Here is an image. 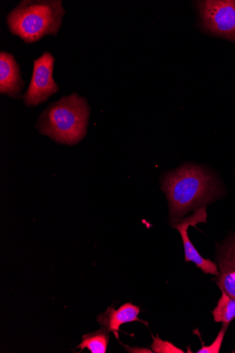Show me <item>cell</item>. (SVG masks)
I'll return each instance as SVG.
<instances>
[{
	"label": "cell",
	"instance_id": "6da1fadb",
	"mask_svg": "<svg viewBox=\"0 0 235 353\" xmlns=\"http://www.w3.org/2000/svg\"><path fill=\"white\" fill-rule=\"evenodd\" d=\"M161 188L170 205L172 223L192 210L203 207L215 194V181L203 168L187 164L165 174Z\"/></svg>",
	"mask_w": 235,
	"mask_h": 353
},
{
	"label": "cell",
	"instance_id": "7a4b0ae2",
	"mask_svg": "<svg viewBox=\"0 0 235 353\" xmlns=\"http://www.w3.org/2000/svg\"><path fill=\"white\" fill-rule=\"evenodd\" d=\"M90 108L76 92L51 103L41 114L37 124L40 134L54 141L74 145L87 134Z\"/></svg>",
	"mask_w": 235,
	"mask_h": 353
},
{
	"label": "cell",
	"instance_id": "3957f363",
	"mask_svg": "<svg viewBox=\"0 0 235 353\" xmlns=\"http://www.w3.org/2000/svg\"><path fill=\"white\" fill-rule=\"evenodd\" d=\"M65 11L61 0H24L8 16L11 33L25 43L57 36Z\"/></svg>",
	"mask_w": 235,
	"mask_h": 353
},
{
	"label": "cell",
	"instance_id": "277c9868",
	"mask_svg": "<svg viewBox=\"0 0 235 353\" xmlns=\"http://www.w3.org/2000/svg\"><path fill=\"white\" fill-rule=\"evenodd\" d=\"M197 5L207 30L235 41V0H207L198 2Z\"/></svg>",
	"mask_w": 235,
	"mask_h": 353
},
{
	"label": "cell",
	"instance_id": "5b68a950",
	"mask_svg": "<svg viewBox=\"0 0 235 353\" xmlns=\"http://www.w3.org/2000/svg\"><path fill=\"white\" fill-rule=\"evenodd\" d=\"M54 61L52 54L48 52L34 61L31 81L23 95L26 106L41 105L59 90V85L53 79Z\"/></svg>",
	"mask_w": 235,
	"mask_h": 353
},
{
	"label": "cell",
	"instance_id": "8992f818",
	"mask_svg": "<svg viewBox=\"0 0 235 353\" xmlns=\"http://www.w3.org/2000/svg\"><path fill=\"white\" fill-rule=\"evenodd\" d=\"M207 212L205 206L194 210V213L189 217L181 219L174 223L172 226L177 230L182 237L185 254V261L194 263L197 268L205 274L218 276L219 272L217 265L211 261L203 258L192 243L187 234L190 227L196 228L197 224L207 223Z\"/></svg>",
	"mask_w": 235,
	"mask_h": 353
},
{
	"label": "cell",
	"instance_id": "52a82bcc",
	"mask_svg": "<svg viewBox=\"0 0 235 353\" xmlns=\"http://www.w3.org/2000/svg\"><path fill=\"white\" fill-rule=\"evenodd\" d=\"M25 83L14 56L7 52L0 53V92L20 99Z\"/></svg>",
	"mask_w": 235,
	"mask_h": 353
},
{
	"label": "cell",
	"instance_id": "ba28073f",
	"mask_svg": "<svg viewBox=\"0 0 235 353\" xmlns=\"http://www.w3.org/2000/svg\"><path fill=\"white\" fill-rule=\"evenodd\" d=\"M141 309L136 305L127 303L122 305L119 309L115 310L112 306L104 313L97 316V322L101 328L108 332H113L117 339H119V332L120 327L123 324L133 322H141L145 324L144 321L139 318ZM147 326V325L145 324Z\"/></svg>",
	"mask_w": 235,
	"mask_h": 353
},
{
	"label": "cell",
	"instance_id": "9c48e42d",
	"mask_svg": "<svg viewBox=\"0 0 235 353\" xmlns=\"http://www.w3.org/2000/svg\"><path fill=\"white\" fill-rule=\"evenodd\" d=\"M218 261V286L235 299V237L223 246Z\"/></svg>",
	"mask_w": 235,
	"mask_h": 353
},
{
	"label": "cell",
	"instance_id": "30bf717a",
	"mask_svg": "<svg viewBox=\"0 0 235 353\" xmlns=\"http://www.w3.org/2000/svg\"><path fill=\"white\" fill-rule=\"evenodd\" d=\"M109 332L101 328L99 330L85 334L83 336L82 342L77 348L83 350L87 348L92 353H105L109 343Z\"/></svg>",
	"mask_w": 235,
	"mask_h": 353
},
{
	"label": "cell",
	"instance_id": "8fae6325",
	"mask_svg": "<svg viewBox=\"0 0 235 353\" xmlns=\"http://www.w3.org/2000/svg\"><path fill=\"white\" fill-rule=\"evenodd\" d=\"M221 290L222 296L212 314L216 323H223L228 327L232 320L235 318V299L229 296L222 288Z\"/></svg>",
	"mask_w": 235,
	"mask_h": 353
},
{
	"label": "cell",
	"instance_id": "7c38bea8",
	"mask_svg": "<svg viewBox=\"0 0 235 353\" xmlns=\"http://www.w3.org/2000/svg\"><path fill=\"white\" fill-rule=\"evenodd\" d=\"M152 350L156 353H183V350L177 347L172 343L160 339L157 336L154 337L151 345Z\"/></svg>",
	"mask_w": 235,
	"mask_h": 353
},
{
	"label": "cell",
	"instance_id": "4fadbf2b",
	"mask_svg": "<svg viewBox=\"0 0 235 353\" xmlns=\"http://www.w3.org/2000/svg\"><path fill=\"white\" fill-rule=\"evenodd\" d=\"M227 327L223 325L222 330L218 333L214 343L210 346H205L198 350L197 353H218L220 352L225 332Z\"/></svg>",
	"mask_w": 235,
	"mask_h": 353
}]
</instances>
